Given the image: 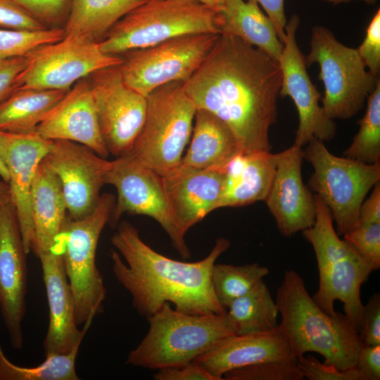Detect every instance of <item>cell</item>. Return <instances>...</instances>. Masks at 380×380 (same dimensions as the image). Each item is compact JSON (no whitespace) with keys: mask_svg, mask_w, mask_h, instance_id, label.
Masks as SVG:
<instances>
[{"mask_svg":"<svg viewBox=\"0 0 380 380\" xmlns=\"http://www.w3.org/2000/svg\"><path fill=\"white\" fill-rule=\"evenodd\" d=\"M203 4L215 13H217L223 6L225 0H190Z\"/></svg>","mask_w":380,"mask_h":380,"instance_id":"obj_48","label":"cell"},{"mask_svg":"<svg viewBox=\"0 0 380 380\" xmlns=\"http://www.w3.org/2000/svg\"><path fill=\"white\" fill-rule=\"evenodd\" d=\"M45 159L60 181L68 217L81 219L92 213L106 184L110 161L88 146L68 140H54Z\"/></svg>","mask_w":380,"mask_h":380,"instance_id":"obj_16","label":"cell"},{"mask_svg":"<svg viewBox=\"0 0 380 380\" xmlns=\"http://www.w3.org/2000/svg\"><path fill=\"white\" fill-rule=\"evenodd\" d=\"M220 34L196 33L127 53L120 65L125 83L147 97L155 89L186 82L201 65Z\"/></svg>","mask_w":380,"mask_h":380,"instance_id":"obj_11","label":"cell"},{"mask_svg":"<svg viewBox=\"0 0 380 380\" xmlns=\"http://www.w3.org/2000/svg\"><path fill=\"white\" fill-rule=\"evenodd\" d=\"M269 274L257 262L243 265L215 263L211 274L215 296L226 310L235 299L245 295Z\"/></svg>","mask_w":380,"mask_h":380,"instance_id":"obj_32","label":"cell"},{"mask_svg":"<svg viewBox=\"0 0 380 380\" xmlns=\"http://www.w3.org/2000/svg\"><path fill=\"white\" fill-rule=\"evenodd\" d=\"M275 303L281 315L278 326L296 359L315 352L341 370L355 366L363 345L359 333L345 314L321 310L296 271L285 272Z\"/></svg>","mask_w":380,"mask_h":380,"instance_id":"obj_3","label":"cell"},{"mask_svg":"<svg viewBox=\"0 0 380 380\" xmlns=\"http://www.w3.org/2000/svg\"><path fill=\"white\" fill-rule=\"evenodd\" d=\"M314 200L315 222L302 231L312 246L318 267L319 286L312 298L328 315L335 313L334 302L340 300L344 314L359 333L364 305L361 286L372 270L348 241L339 238L322 199L315 194Z\"/></svg>","mask_w":380,"mask_h":380,"instance_id":"obj_4","label":"cell"},{"mask_svg":"<svg viewBox=\"0 0 380 380\" xmlns=\"http://www.w3.org/2000/svg\"><path fill=\"white\" fill-rule=\"evenodd\" d=\"M376 222H380L379 182L373 186L370 196L363 201L359 213V223Z\"/></svg>","mask_w":380,"mask_h":380,"instance_id":"obj_46","label":"cell"},{"mask_svg":"<svg viewBox=\"0 0 380 380\" xmlns=\"http://www.w3.org/2000/svg\"><path fill=\"white\" fill-rule=\"evenodd\" d=\"M357 51L366 68L374 75L379 76L380 70V10L372 18L365 37Z\"/></svg>","mask_w":380,"mask_h":380,"instance_id":"obj_40","label":"cell"},{"mask_svg":"<svg viewBox=\"0 0 380 380\" xmlns=\"http://www.w3.org/2000/svg\"><path fill=\"white\" fill-rule=\"evenodd\" d=\"M52 140L37 133L0 132V153L8 172V184L26 253L31 251L34 225L31 191L37 167L50 151Z\"/></svg>","mask_w":380,"mask_h":380,"instance_id":"obj_18","label":"cell"},{"mask_svg":"<svg viewBox=\"0 0 380 380\" xmlns=\"http://www.w3.org/2000/svg\"><path fill=\"white\" fill-rule=\"evenodd\" d=\"M260 4L273 23L279 39L284 44L287 23L284 12V0H249Z\"/></svg>","mask_w":380,"mask_h":380,"instance_id":"obj_45","label":"cell"},{"mask_svg":"<svg viewBox=\"0 0 380 380\" xmlns=\"http://www.w3.org/2000/svg\"><path fill=\"white\" fill-rule=\"evenodd\" d=\"M11 203V194L8 182L0 179V210Z\"/></svg>","mask_w":380,"mask_h":380,"instance_id":"obj_47","label":"cell"},{"mask_svg":"<svg viewBox=\"0 0 380 380\" xmlns=\"http://www.w3.org/2000/svg\"><path fill=\"white\" fill-rule=\"evenodd\" d=\"M224 169H196L179 165L163 176L170 209L180 233L218 208L223 193Z\"/></svg>","mask_w":380,"mask_h":380,"instance_id":"obj_21","label":"cell"},{"mask_svg":"<svg viewBox=\"0 0 380 380\" xmlns=\"http://www.w3.org/2000/svg\"><path fill=\"white\" fill-rule=\"evenodd\" d=\"M305 62L306 66L315 63L319 66V78L324 86L322 107L331 120L357 114L379 78L366 70L357 49L341 44L322 25L312 27L310 51Z\"/></svg>","mask_w":380,"mask_h":380,"instance_id":"obj_10","label":"cell"},{"mask_svg":"<svg viewBox=\"0 0 380 380\" xmlns=\"http://www.w3.org/2000/svg\"><path fill=\"white\" fill-rule=\"evenodd\" d=\"M44 23L57 24L68 18L70 0H11Z\"/></svg>","mask_w":380,"mask_h":380,"instance_id":"obj_39","label":"cell"},{"mask_svg":"<svg viewBox=\"0 0 380 380\" xmlns=\"http://www.w3.org/2000/svg\"><path fill=\"white\" fill-rule=\"evenodd\" d=\"M26 56L27 63L16 79L15 89L69 90L93 72L123 62L118 56L103 53L98 42L77 35H65Z\"/></svg>","mask_w":380,"mask_h":380,"instance_id":"obj_12","label":"cell"},{"mask_svg":"<svg viewBox=\"0 0 380 380\" xmlns=\"http://www.w3.org/2000/svg\"><path fill=\"white\" fill-rule=\"evenodd\" d=\"M156 380H217L194 362L161 368L153 374Z\"/></svg>","mask_w":380,"mask_h":380,"instance_id":"obj_43","label":"cell"},{"mask_svg":"<svg viewBox=\"0 0 380 380\" xmlns=\"http://www.w3.org/2000/svg\"><path fill=\"white\" fill-rule=\"evenodd\" d=\"M49 310V325L43 341L45 357L70 353L81 345L93 320L78 329L73 296L65 271L62 255L53 250L39 253Z\"/></svg>","mask_w":380,"mask_h":380,"instance_id":"obj_20","label":"cell"},{"mask_svg":"<svg viewBox=\"0 0 380 380\" xmlns=\"http://www.w3.org/2000/svg\"><path fill=\"white\" fill-rule=\"evenodd\" d=\"M359 335L364 345L380 344V294L374 293L363 305Z\"/></svg>","mask_w":380,"mask_h":380,"instance_id":"obj_41","label":"cell"},{"mask_svg":"<svg viewBox=\"0 0 380 380\" xmlns=\"http://www.w3.org/2000/svg\"><path fill=\"white\" fill-rule=\"evenodd\" d=\"M35 132L46 139L85 145L103 158L109 155L101 134L91 84L85 78L68 90Z\"/></svg>","mask_w":380,"mask_h":380,"instance_id":"obj_22","label":"cell"},{"mask_svg":"<svg viewBox=\"0 0 380 380\" xmlns=\"http://www.w3.org/2000/svg\"><path fill=\"white\" fill-rule=\"evenodd\" d=\"M372 271L380 267V222L359 223L343 235Z\"/></svg>","mask_w":380,"mask_h":380,"instance_id":"obj_36","label":"cell"},{"mask_svg":"<svg viewBox=\"0 0 380 380\" xmlns=\"http://www.w3.org/2000/svg\"><path fill=\"white\" fill-rule=\"evenodd\" d=\"M80 346L68 353L46 356L39 365L22 367L7 358L0 343V380H78L75 362Z\"/></svg>","mask_w":380,"mask_h":380,"instance_id":"obj_31","label":"cell"},{"mask_svg":"<svg viewBox=\"0 0 380 380\" xmlns=\"http://www.w3.org/2000/svg\"><path fill=\"white\" fill-rule=\"evenodd\" d=\"M299 17L291 15L285 27L284 48L278 61L281 73V96H289L298 114V125L294 144L305 146L312 139L322 141L331 140L336 133V125L319 106L320 94L312 84L306 70L305 56L296 39Z\"/></svg>","mask_w":380,"mask_h":380,"instance_id":"obj_15","label":"cell"},{"mask_svg":"<svg viewBox=\"0 0 380 380\" xmlns=\"http://www.w3.org/2000/svg\"><path fill=\"white\" fill-rule=\"evenodd\" d=\"M68 90L20 88L0 104V132H34Z\"/></svg>","mask_w":380,"mask_h":380,"instance_id":"obj_28","label":"cell"},{"mask_svg":"<svg viewBox=\"0 0 380 380\" xmlns=\"http://www.w3.org/2000/svg\"><path fill=\"white\" fill-rule=\"evenodd\" d=\"M146 99L145 121L128 154L163 177L180 165L197 108L180 81L155 89Z\"/></svg>","mask_w":380,"mask_h":380,"instance_id":"obj_7","label":"cell"},{"mask_svg":"<svg viewBox=\"0 0 380 380\" xmlns=\"http://www.w3.org/2000/svg\"><path fill=\"white\" fill-rule=\"evenodd\" d=\"M281 73L277 61L240 38L220 34L184 88L197 108L221 120L241 153L271 151Z\"/></svg>","mask_w":380,"mask_h":380,"instance_id":"obj_1","label":"cell"},{"mask_svg":"<svg viewBox=\"0 0 380 380\" xmlns=\"http://www.w3.org/2000/svg\"><path fill=\"white\" fill-rule=\"evenodd\" d=\"M110 241L117 250L110 251L114 276L130 293L132 305L141 316L148 319L165 303L191 315L227 312L215 296L211 274L217 259L230 246L228 239H217L207 257L192 262L155 251L127 221L118 225Z\"/></svg>","mask_w":380,"mask_h":380,"instance_id":"obj_2","label":"cell"},{"mask_svg":"<svg viewBox=\"0 0 380 380\" xmlns=\"http://www.w3.org/2000/svg\"><path fill=\"white\" fill-rule=\"evenodd\" d=\"M324 1L331 3V4H340L342 2H346L351 0H324ZM361 1H363L369 4H373L376 2V0H361Z\"/></svg>","mask_w":380,"mask_h":380,"instance_id":"obj_50","label":"cell"},{"mask_svg":"<svg viewBox=\"0 0 380 380\" xmlns=\"http://www.w3.org/2000/svg\"><path fill=\"white\" fill-rule=\"evenodd\" d=\"M276 170L274 153H239L224 169L223 193L218 208L244 206L265 201Z\"/></svg>","mask_w":380,"mask_h":380,"instance_id":"obj_25","label":"cell"},{"mask_svg":"<svg viewBox=\"0 0 380 380\" xmlns=\"http://www.w3.org/2000/svg\"><path fill=\"white\" fill-rule=\"evenodd\" d=\"M279 326L260 333L232 335L198 356L193 362L217 380L234 369L266 362L296 363Z\"/></svg>","mask_w":380,"mask_h":380,"instance_id":"obj_23","label":"cell"},{"mask_svg":"<svg viewBox=\"0 0 380 380\" xmlns=\"http://www.w3.org/2000/svg\"><path fill=\"white\" fill-rule=\"evenodd\" d=\"M27 63L26 55L0 60V104L15 89L16 79Z\"/></svg>","mask_w":380,"mask_h":380,"instance_id":"obj_42","label":"cell"},{"mask_svg":"<svg viewBox=\"0 0 380 380\" xmlns=\"http://www.w3.org/2000/svg\"><path fill=\"white\" fill-rule=\"evenodd\" d=\"M296 363L266 362L227 372L223 380H301Z\"/></svg>","mask_w":380,"mask_h":380,"instance_id":"obj_35","label":"cell"},{"mask_svg":"<svg viewBox=\"0 0 380 380\" xmlns=\"http://www.w3.org/2000/svg\"><path fill=\"white\" fill-rule=\"evenodd\" d=\"M190 145L180 165L196 169L224 170L241 153L229 128L208 110L197 108Z\"/></svg>","mask_w":380,"mask_h":380,"instance_id":"obj_26","label":"cell"},{"mask_svg":"<svg viewBox=\"0 0 380 380\" xmlns=\"http://www.w3.org/2000/svg\"><path fill=\"white\" fill-rule=\"evenodd\" d=\"M196 33L220 34L217 13L190 0H147L117 21L98 43L103 53L118 56Z\"/></svg>","mask_w":380,"mask_h":380,"instance_id":"obj_6","label":"cell"},{"mask_svg":"<svg viewBox=\"0 0 380 380\" xmlns=\"http://www.w3.org/2000/svg\"><path fill=\"white\" fill-rule=\"evenodd\" d=\"M64 29L54 27L39 31L0 28V60L25 56L36 48L62 39Z\"/></svg>","mask_w":380,"mask_h":380,"instance_id":"obj_34","label":"cell"},{"mask_svg":"<svg viewBox=\"0 0 380 380\" xmlns=\"http://www.w3.org/2000/svg\"><path fill=\"white\" fill-rule=\"evenodd\" d=\"M365 380L380 379V344L362 345L355 365Z\"/></svg>","mask_w":380,"mask_h":380,"instance_id":"obj_44","label":"cell"},{"mask_svg":"<svg viewBox=\"0 0 380 380\" xmlns=\"http://www.w3.org/2000/svg\"><path fill=\"white\" fill-rule=\"evenodd\" d=\"M0 28L39 31L47 27L27 11L11 0H0Z\"/></svg>","mask_w":380,"mask_h":380,"instance_id":"obj_38","label":"cell"},{"mask_svg":"<svg viewBox=\"0 0 380 380\" xmlns=\"http://www.w3.org/2000/svg\"><path fill=\"white\" fill-rule=\"evenodd\" d=\"M149 328L126 363L151 369L193 362L222 339L235 335L227 312L191 315L168 303L148 319Z\"/></svg>","mask_w":380,"mask_h":380,"instance_id":"obj_5","label":"cell"},{"mask_svg":"<svg viewBox=\"0 0 380 380\" xmlns=\"http://www.w3.org/2000/svg\"><path fill=\"white\" fill-rule=\"evenodd\" d=\"M217 15L220 34L236 36L278 62L284 44L273 23L257 3L225 0Z\"/></svg>","mask_w":380,"mask_h":380,"instance_id":"obj_27","label":"cell"},{"mask_svg":"<svg viewBox=\"0 0 380 380\" xmlns=\"http://www.w3.org/2000/svg\"><path fill=\"white\" fill-rule=\"evenodd\" d=\"M0 177L5 182L8 181V172L0 153Z\"/></svg>","mask_w":380,"mask_h":380,"instance_id":"obj_49","label":"cell"},{"mask_svg":"<svg viewBox=\"0 0 380 380\" xmlns=\"http://www.w3.org/2000/svg\"><path fill=\"white\" fill-rule=\"evenodd\" d=\"M27 253L11 203L0 210V312L10 344L23 346L22 323L26 313Z\"/></svg>","mask_w":380,"mask_h":380,"instance_id":"obj_17","label":"cell"},{"mask_svg":"<svg viewBox=\"0 0 380 380\" xmlns=\"http://www.w3.org/2000/svg\"><path fill=\"white\" fill-rule=\"evenodd\" d=\"M105 182L118 192L108 221L110 225L116 226L125 213L148 216L162 227L183 258H191L170 209L161 175L127 153L110 161Z\"/></svg>","mask_w":380,"mask_h":380,"instance_id":"obj_13","label":"cell"},{"mask_svg":"<svg viewBox=\"0 0 380 380\" xmlns=\"http://www.w3.org/2000/svg\"><path fill=\"white\" fill-rule=\"evenodd\" d=\"M276 170L265 199L279 232L290 237L311 226L315 220L314 195L303 182V148L293 144L274 153Z\"/></svg>","mask_w":380,"mask_h":380,"instance_id":"obj_19","label":"cell"},{"mask_svg":"<svg viewBox=\"0 0 380 380\" xmlns=\"http://www.w3.org/2000/svg\"><path fill=\"white\" fill-rule=\"evenodd\" d=\"M227 317L236 335L260 333L278 326L279 310L263 280L227 308Z\"/></svg>","mask_w":380,"mask_h":380,"instance_id":"obj_30","label":"cell"},{"mask_svg":"<svg viewBox=\"0 0 380 380\" xmlns=\"http://www.w3.org/2000/svg\"><path fill=\"white\" fill-rule=\"evenodd\" d=\"M366 112L360 129L343 152L345 157L366 164L380 163V80L367 99Z\"/></svg>","mask_w":380,"mask_h":380,"instance_id":"obj_33","label":"cell"},{"mask_svg":"<svg viewBox=\"0 0 380 380\" xmlns=\"http://www.w3.org/2000/svg\"><path fill=\"white\" fill-rule=\"evenodd\" d=\"M147 0H70L64 36L77 35L98 42L112 26Z\"/></svg>","mask_w":380,"mask_h":380,"instance_id":"obj_29","label":"cell"},{"mask_svg":"<svg viewBox=\"0 0 380 380\" xmlns=\"http://www.w3.org/2000/svg\"><path fill=\"white\" fill-rule=\"evenodd\" d=\"M90 76L99 126L106 149L116 158L125 155L144 125L146 97L125 83L120 65L99 70Z\"/></svg>","mask_w":380,"mask_h":380,"instance_id":"obj_14","label":"cell"},{"mask_svg":"<svg viewBox=\"0 0 380 380\" xmlns=\"http://www.w3.org/2000/svg\"><path fill=\"white\" fill-rule=\"evenodd\" d=\"M296 366L303 378L308 380H365L355 366L341 370L333 365L320 362L310 355L298 357Z\"/></svg>","mask_w":380,"mask_h":380,"instance_id":"obj_37","label":"cell"},{"mask_svg":"<svg viewBox=\"0 0 380 380\" xmlns=\"http://www.w3.org/2000/svg\"><path fill=\"white\" fill-rule=\"evenodd\" d=\"M115 203L110 194L101 195L92 213L81 219L67 216L56 246L59 249L74 300L78 327L103 310L106 296L103 277L96 263L100 235Z\"/></svg>","mask_w":380,"mask_h":380,"instance_id":"obj_8","label":"cell"},{"mask_svg":"<svg viewBox=\"0 0 380 380\" xmlns=\"http://www.w3.org/2000/svg\"><path fill=\"white\" fill-rule=\"evenodd\" d=\"M31 211L34 225L31 251L37 255L54 248L68 213L60 181L45 157L32 182Z\"/></svg>","mask_w":380,"mask_h":380,"instance_id":"obj_24","label":"cell"},{"mask_svg":"<svg viewBox=\"0 0 380 380\" xmlns=\"http://www.w3.org/2000/svg\"><path fill=\"white\" fill-rule=\"evenodd\" d=\"M303 156L313 167L308 187L329 209L338 235H344L359 223L360 206L380 180V163L366 164L336 156L315 138L303 149Z\"/></svg>","mask_w":380,"mask_h":380,"instance_id":"obj_9","label":"cell"}]
</instances>
